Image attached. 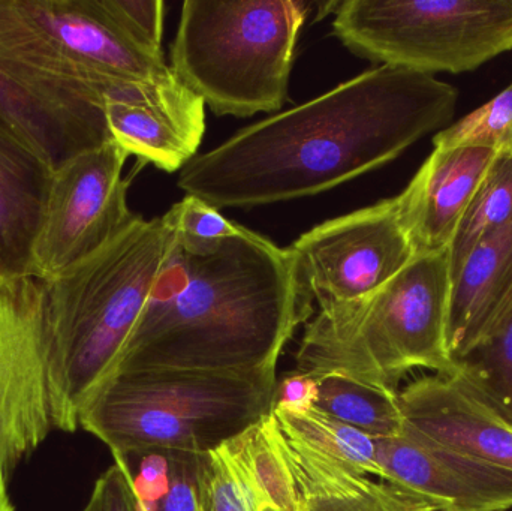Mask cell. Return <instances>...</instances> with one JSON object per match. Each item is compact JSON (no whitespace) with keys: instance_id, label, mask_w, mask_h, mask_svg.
<instances>
[{"instance_id":"obj_1","label":"cell","mask_w":512,"mask_h":511,"mask_svg":"<svg viewBox=\"0 0 512 511\" xmlns=\"http://www.w3.org/2000/svg\"><path fill=\"white\" fill-rule=\"evenodd\" d=\"M457 98L433 75L381 65L195 156L179 186L219 210L321 194L447 128Z\"/></svg>"},{"instance_id":"obj_2","label":"cell","mask_w":512,"mask_h":511,"mask_svg":"<svg viewBox=\"0 0 512 511\" xmlns=\"http://www.w3.org/2000/svg\"><path fill=\"white\" fill-rule=\"evenodd\" d=\"M313 302L291 248L242 225L212 243L171 230L158 279L108 375L276 368Z\"/></svg>"},{"instance_id":"obj_3","label":"cell","mask_w":512,"mask_h":511,"mask_svg":"<svg viewBox=\"0 0 512 511\" xmlns=\"http://www.w3.org/2000/svg\"><path fill=\"white\" fill-rule=\"evenodd\" d=\"M171 242L164 216L138 218L89 257L42 282L44 347L53 428L78 429L158 279Z\"/></svg>"},{"instance_id":"obj_4","label":"cell","mask_w":512,"mask_h":511,"mask_svg":"<svg viewBox=\"0 0 512 511\" xmlns=\"http://www.w3.org/2000/svg\"><path fill=\"white\" fill-rule=\"evenodd\" d=\"M451 269L448 251L417 255L402 272L357 302L319 308L304 330L297 371L349 375L399 392L417 369L451 375L447 345Z\"/></svg>"},{"instance_id":"obj_5","label":"cell","mask_w":512,"mask_h":511,"mask_svg":"<svg viewBox=\"0 0 512 511\" xmlns=\"http://www.w3.org/2000/svg\"><path fill=\"white\" fill-rule=\"evenodd\" d=\"M274 390L276 368L116 372L89 396L78 428L113 456L210 453L268 416Z\"/></svg>"},{"instance_id":"obj_6","label":"cell","mask_w":512,"mask_h":511,"mask_svg":"<svg viewBox=\"0 0 512 511\" xmlns=\"http://www.w3.org/2000/svg\"><path fill=\"white\" fill-rule=\"evenodd\" d=\"M309 12L294 0H186L171 69L218 116L273 113L288 99Z\"/></svg>"},{"instance_id":"obj_7","label":"cell","mask_w":512,"mask_h":511,"mask_svg":"<svg viewBox=\"0 0 512 511\" xmlns=\"http://www.w3.org/2000/svg\"><path fill=\"white\" fill-rule=\"evenodd\" d=\"M331 12L352 53L433 77L475 71L512 50V0H345Z\"/></svg>"},{"instance_id":"obj_8","label":"cell","mask_w":512,"mask_h":511,"mask_svg":"<svg viewBox=\"0 0 512 511\" xmlns=\"http://www.w3.org/2000/svg\"><path fill=\"white\" fill-rule=\"evenodd\" d=\"M107 87L66 57L20 0H0V113L53 167L111 140Z\"/></svg>"},{"instance_id":"obj_9","label":"cell","mask_w":512,"mask_h":511,"mask_svg":"<svg viewBox=\"0 0 512 511\" xmlns=\"http://www.w3.org/2000/svg\"><path fill=\"white\" fill-rule=\"evenodd\" d=\"M128 153L113 140L53 168L30 251L27 276L48 281L131 227L123 179Z\"/></svg>"},{"instance_id":"obj_10","label":"cell","mask_w":512,"mask_h":511,"mask_svg":"<svg viewBox=\"0 0 512 511\" xmlns=\"http://www.w3.org/2000/svg\"><path fill=\"white\" fill-rule=\"evenodd\" d=\"M289 248L319 308L370 296L417 257L397 197L322 222Z\"/></svg>"},{"instance_id":"obj_11","label":"cell","mask_w":512,"mask_h":511,"mask_svg":"<svg viewBox=\"0 0 512 511\" xmlns=\"http://www.w3.org/2000/svg\"><path fill=\"white\" fill-rule=\"evenodd\" d=\"M51 429L42 282L0 279V476L8 479Z\"/></svg>"},{"instance_id":"obj_12","label":"cell","mask_w":512,"mask_h":511,"mask_svg":"<svg viewBox=\"0 0 512 511\" xmlns=\"http://www.w3.org/2000/svg\"><path fill=\"white\" fill-rule=\"evenodd\" d=\"M104 116L111 140L141 164L174 173L197 156L206 104L174 74L108 86Z\"/></svg>"},{"instance_id":"obj_13","label":"cell","mask_w":512,"mask_h":511,"mask_svg":"<svg viewBox=\"0 0 512 511\" xmlns=\"http://www.w3.org/2000/svg\"><path fill=\"white\" fill-rule=\"evenodd\" d=\"M381 482L432 511L512 510V471L433 443L405 425L376 441Z\"/></svg>"},{"instance_id":"obj_14","label":"cell","mask_w":512,"mask_h":511,"mask_svg":"<svg viewBox=\"0 0 512 511\" xmlns=\"http://www.w3.org/2000/svg\"><path fill=\"white\" fill-rule=\"evenodd\" d=\"M23 11L66 57L108 86L155 80L171 66L138 44L104 0H20Z\"/></svg>"},{"instance_id":"obj_15","label":"cell","mask_w":512,"mask_h":511,"mask_svg":"<svg viewBox=\"0 0 512 511\" xmlns=\"http://www.w3.org/2000/svg\"><path fill=\"white\" fill-rule=\"evenodd\" d=\"M405 425L421 437L512 471V425L459 374H433L399 392Z\"/></svg>"},{"instance_id":"obj_16","label":"cell","mask_w":512,"mask_h":511,"mask_svg":"<svg viewBox=\"0 0 512 511\" xmlns=\"http://www.w3.org/2000/svg\"><path fill=\"white\" fill-rule=\"evenodd\" d=\"M496 153L480 147H435L397 195L417 255L448 251L457 227Z\"/></svg>"},{"instance_id":"obj_17","label":"cell","mask_w":512,"mask_h":511,"mask_svg":"<svg viewBox=\"0 0 512 511\" xmlns=\"http://www.w3.org/2000/svg\"><path fill=\"white\" fill-rule=\"evenodd\" d=\"M512 305V221L472 249L451 278L447 345L457 363L498 326Z\"/></svg>"},{"instance_id":"obj_18","label":"cell","mask_w":512,"mask_h":511,"mask_svg":"<svg viewBox=\"0 0 512 511\" xmlns=\"http://www.w3.org/2000/svg\"><path fill=\"white\" fill-rule=\"evenodd\" d=\"M53 168L0 113V279L27 276Z\"/></svg>"},{"instance_id":"obj_19","label":"cell","mask_w":512,"mask_h":511,"mask_svg":"<svg viewBox=\"0 0 512 511\" xmlns=\"http://www.w3.org/2000/svg\"><path fill=\"white\" fill-rule=\"evenodd\" d=\"M277 432L297 485L301 511H432L393 486L375 482L310 449L279 426Z\"/></svg>"},{"instance_id":"obj_20","label":"cell","mask_w":512,"mask_h":511,"mask_svg":"<svg viewBox=\"0 0 512 511\" xmlns=\"http://www.w3.org/2000/svg\"><path fill=\"white\" fill-rule=\"evenodd\" d=\"M143 511H204L206 453L149 450L114 456Z\"/></svg>"},{"instance_id":"obj_21","label":"cell","mask_w":512,"mask_h":511,"mask_svg":"<svg viewBox=\"0 0 512 511\" xmlns=\"http://www.w3.org/2000/svg\"><path fill=\"white\" fill-rule=\"evenodd\" d=\"M258 503L274 511H301L291 468L280 449L273 414L221 446Z\"/></svg>"},{"instance_id":"obj_22","label":"cell","mask_w":512,"mask_h":511,"mask_svg":"<svg viewBox=\"0 0 512 511\" xmlns=\"http://www.w3.org/2000/svg\"><path fill=\"white\" fill-rule=\"evenodd\" d=\"M315 378H318L315 410L376 441L402 434L405 417L399 392L337 372Z\"/></svg>"},{"instance_id":"obj_23","label":"cell","mask_w":512,"mask_h":511,"mask_svg":"<svg viewBox=\"0 0 512 511\" xmlns=\"http://www.w3.org/2000/svg\"><path fill=\"white\" fill-rule=\"evenodd\" d=\"M280 431L358 473L382 479L376 459V440L321 411L273 410Z\"/></svg>"},{"instance_id":"obj_24","label":"cell","mask_w":512,"mask_h":511,"mask_svg":"<svg viewBox=\"0 0 512 511\" xmlns=\"http://www.w3.org/2000/svg\"><path fill=\"white\" fill-rule=\"evenodd\" d=\"M512 221V152H499L487 168L451 240V278L472 249Z\"/></svg>"},{"instance_id":"obj_25","label":"cell","mask_w":512,"mask_h":511,"mask_svg":"<svg viewBox=\"0 0 512 511\" xmlns=\"http://www.w3.org/2000/svg\"><path fill=\"white\" fill-rule=\"evenodd\" d=\"M457 372L512 425V305Z\"/></svg>"},{"instance_id":"obj_26","label":"cell","mask_w":512,"mask_h":511,"mask_svg":"<svg viewBox=\"0 0 512 511\" xmlns=\"http://www.w3.org/2000/svg\"><path fill=\"white\" fill-rule=\"evenodd\" d=\"M433 144L512 152V83L477 110L439 131Z\"/></svg>"},{"instance_id":"obj_27","label":"cell","mask_w":512,"mask_h":511,"mask_svg":"<svg viewBox=\"0 0 512 511\" xmlns=\"http://www.w3.org/2000/svg\"><path fill=\"white\" fill-rule=\"evenodd\" d=\"M164 219L174 234L192 242H219L239 230V224L225 218L218 207L195 195H186L174 204Z\"/></svg>"},{"instance_id":"obj_28","label":"cell","mask_w":512,"mask_h":511,"mask_svg":"<svg viewBox=\"0 0 512 511\" xmlns=\"http://www.w3.org/2000/svg\"><path fill=\"white\" fill-rule=\"evenodd\" d=\"M108 11L129 36L147 50L162 53L164 2L161 0H104Z\"/></svg>"},{"instance_id":"obj_29","label":"cell","mask_w":512,"mask_h":511,"mask_svg":"<svg viewBox=\"0 0 512 511\" xmlns=\"http://www.w3.org/2000/svg\"><path fill=\"white\" fill-rule=\"evenodd\" d=\"M83 511H143L122 464L116 462L99 477Z\"/></svg>"},{"instance_id":"obj_30","label":"cell","mask_w":512,"mask_h":511,"mask_svg":"<svg viewBox=\"0 0 512 511\" xmlns=\"http://www.w3.org/2000/svg\"><path fill=\"white\" fill-rule=\"evenodd\" d=\"M318 399V378L295 371L286 375L273 396V410L309 411L315 408Z\"/></svg>"},{"instance_id":"obj_31","label":"cell","mask_w":512,"mask_h":511,"mask_svg":"<svg viewBox=\"0 0 512 511\" xmlns=\"http://www.w3.org/2000/svg\"><path fill=\"white\" fill-rule=\"evenodd\" d=\"M8 479L6 477L0 476V511H14V506H12L11 498H9L8 494Z\"/></svg>"},{"instance_id":"obj_32","label":"cell","mask_w":512,"mask_h":511,"mask_svg":"<svg viewBox=\"0 0 512 511\" xmlns=\"http://www.w3.org/2000/svg\"><path fill=\"white\" fill-rule=\"evenodd\" d=\"M261 511H274V510L271 509V507L264 506V507H261Z\"/></svg>"}]
</instances>
